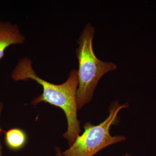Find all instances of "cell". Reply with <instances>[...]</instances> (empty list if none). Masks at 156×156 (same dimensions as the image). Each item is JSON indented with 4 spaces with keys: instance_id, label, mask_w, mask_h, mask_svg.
<instances>
[{
    "instance_id": "cell-6",
    "label": "cell",
    "mask_w": 156,
    "mask_h": 156,
    "mask_svg": "<svg viewBox=\"0 0 156 156\" xmlns=\"http://www.w3.org/2000/svg\"><path fill=\"white\" fill-rule=\"evenodd\" d=\"M3 103L0 101V116H1V113H2V110L3 108ZM5 131L2 130V128L0 127V136H1L2 132H5ZM0 156H3L2 154V146L1 144V140H0Z\"/></svg>"
},
{
    "instance_id": "cell-1",
    "label": "cell",
    "mask_w": 156,
    "mask_h": 156,
    "mask_svg": "<svg viewBox=\"0 0 156 156\" xmlns=\"http://www.w3.org/2000/svg\"><path fill=\"white\" fill-rule=\"evenodd\" d=\"M11 78L15 81L33 80L42 86L43 93L33 100L32 104L35 105L45 102L63 110L68 123L67 130L63 134V136L67 140L69 146L72 145L82 132L77 114L78 70H72L67 80L63 83L54 84L38 76L33 67L32 61L28 57H25L17 62L12 71Z\"/></svg>"
},
{
    "instance_id": "cell-4",
    "label": "cell",
    "mask_w": 156,
    "mask_h": 156,
    "mask_svg": "<svg viewBox=\"0 0 156 156\" xmlns=\"http://www.w3.org/2000/svg\"><path fill=\"white\" fill-rule=\"evenodd\" d=\"M25 41V37L17 24L0 20V61L7 48L12 45L23 44Z\"/></svg>"
},
{
    "instance_id": "cell-3",
    "label": "cell",
    "mask_w": 156,
    "mask_h": 156,
    "mask_svg": "<svg viewBox=\"0 0 156 156\" xmlns=\"http://www.w3.org/2000/svg\"><path fill=\"white\" fill-rule=\"evenodd\" d=\"M128 106V103L120 105L118 101H114L110 107L107 118L96 126L89 122L85 123L83 133L77 136L68 149L61 152L62 155L93 156L107 147L126 140L122 135L112 136L109 130L112 125L118 123L119 112Z\"/></svg>"
},
{
    "instance_id": "cell-2",
    "label": "cell",
    "mask_w": 156,
    "mask_h": 156,
    "mask_svg": "<svg viewBox=\"0 0 156 156\" xmlns=\"http://www.w3.org/2000/svg\"><path fill=\"white\" fill-rule=\"evenodd\" d=\"M94 27L86 24L78 39L76 54L79 63V84L76 94L78 109L92 100L98 82L107 73L117 69L116 65L101 61L95 56L93 48Z\"/></svg>"
},
{
    "instance_id": "cell-5",
    "label": "cell",
    "mask_w": 156,
    "mask_h": 156,
    "mask_svg": "<svg viewBox=\"0 0 156 156\" xmlns=\"http://www.w3.org/2000/svg\"><path fill=\"white\" fill-rule=\"evenodd\" d=\"M4 133L5 145L11 150L16 151L21 149L27 142V135L25 131L20 128H11Z\"/></svg>"
},
{
    "instance_id": "cell-7",
    "label": "cell",
    "mask_w": 156,
    "mask_h": 156,
    "mask_svg": "<svg viewBox=\"0 0 156 156\" xmlns=\"http://www.w3.org/2000/svg\"><path fill=\"white\" fill-rule=\"evenodd\" d=\"M56 152H57V156H62L61 154V152L60 151V149L57 148L56 149Z\"/></svg>"
},
{
    "instance_id": "cell-8",
    "label": "cell",
    "mask_w": 156,
    "mask_h": 156,
    "mask_svg": "<svg viewBox=\"0 0 156 156\" xmlns=\"http://www.w3.org/2000/svg\"><path fill=\"white\" fill-rule=\"evenodd\" d=\"M122 156H132V155H131L127 153V154H126L124 155H123Z\"/></svg>"
}]
</instances>
